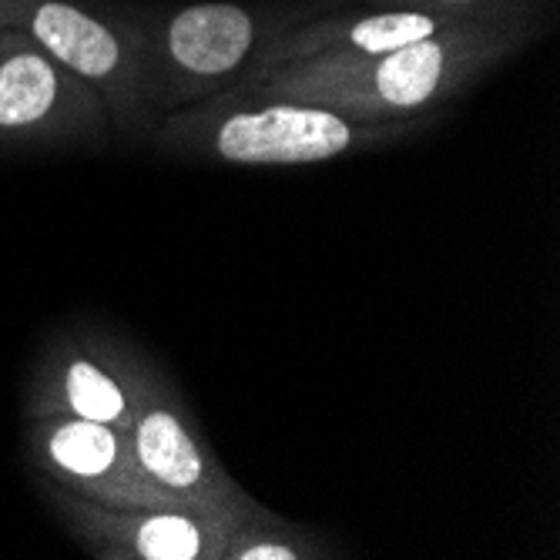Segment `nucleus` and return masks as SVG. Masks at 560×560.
I'll return each instance as SVG.
<instances>
[{"instance_id": "obj_1", "label": "nucleus", "mask_w": 560, "mask_h": 560, "mask_svg": "<svg viewBox=\"0 0 560 560\" xmlns=\"http://www.w3.org/2000/svg\"><path fill=\"white\" fill-rule=\"evenodd\" d=\"M517 4L490 8L370 58H305L252 74L248 94L292 97L329 108L342 118L383 125L417 121L460 97L527 37Z\"/></svg>"}, {"instance_id": "obj_2", "label": "nucleus", "mask_w": 560, "mask_h": 560, "mask_svg": "<svg viewBox=\"0 0 560 560\" xmlns=\"http://www.w3.org/2000/svg\"><path fill=\"white\" fill-rule=\"evenodd\" d=\"M413 121L366 125L329 108L266 94H209L198 108H182L159 128V144L182 155L225 165H319L349 151L376 148L410 131Z\"/></svg>"}, {"instance_id": "obj_3", "label": "nucleus", "mask_w": 560, "mask_h": 560, "mask_svg": "<svg viewBox=\"0 0 560 560\" xmlns=\"http://www.w3.org/2000/svg\"><path fill=\"white\" fill-rule=\"evenodd\" d=\"M0 31H24L58 65L88 81L121 128L138 125L155 105L138 18L97 14L81 0H0Z\"/></svg>"}, {"instance_id": "obj_4", "label": "nucleus", "mask_w": 560, "mask_h": 560, "mask_svg": "<svg viewBox=\"0 0 560 560\" xmlns=\"http://www.w3.org/2000/svg\"><path fill=\"white\" fill-rule=\"evenodd\" d=\"M165 386L155 363L108 336H61L37 360L27 386V420H91L131 433Z\"/></svg>"}, {"instance_id": "obj_5", "label": "nucleus", "mask_w": 560, "mask_h": 560, "mask_svg": "<svg viewBox=\"0 0 560 560\" xmlns=\"http://www.w3.org/2000/svg\"><path fill=\"white\" fill-rule=\"evenodd\" d=\"M151 61V91L159 101L188 105L209 97L238 74L262 47V21L242 4H191L159 18H138Z\"/></svg>"}, {"instance_id": "obj_6", "label": "nucleus", "mask_w": 560, "mask_h": 560, "mask_svg": "<svg viewBox=\"0 0 560 560\" xmlns=\"http://www.w3.org/2000/svg\"><path fill=\"white\" fill-rule=\"evenodd\" d=\"M108 125L101 94L24 31H0V148L71 141Z\"/></svg>"}, {"instance_id": "obj_7", "label": "nucleus", "mask_w": 560, "mask_h": 560, "mask_svg": "<svg viewBox=\"0 0 560 560\" xmlns=\"http://www.w3.org/2000/svg\"><path fill=\"white\" fill-rule=\"evenodd\" d=\"M131 446L148 480L159 483L185 511L235 527L256 506V500L225 474L219 456L201 440L168 383L135 420Z\"/></svg>"}, {"instance_id": "obj_8", "label": "nucleus", "mask_w": 560, "mask_h": 560, "mask_svg": "<svg viewBox=\"0 0 560 560\" xmlns=\"http://www.w3.org/2000/svg\"><path fill=\"white\" fill-rule=\"evenodd\" d=\"M31 460L61 490L105 506L185 511L141 470L131 433L91 420H31ZM195 514V511H191Z\"/></svg>"}, {"instance_id": "obj_9", "label": "nucleus", "mask_w": 560, "mask_h": 560, "mask_svg": "<svg viewBox=\"0 0 560 560\" xmlns=\"http://www.w3.org/2000/svg\"><path fill=\"white\" fill-rule=\"evenodd\" d=\"M71 534L108 560H219L229 524L165 506H105L61 490L55 497Z\"/></svg>"}, {"instance_id": "obj_10", "label": "nucleus", "mask_w": 560, "mask_h": 560, "mask_svg": "<svg viewBox=\"0 0 560 560\" xmlns=\"http://www.w3.org/2000/svg\"><path fill=\"white\" fill-rule=\"evenodd\" d=\"M470 14H443V11H420V8H370V11L316 18L310 24L272 37L256 65V74L272 71L289 61H305V58L383 55V50L440 34Z\"/></svg>"}, {"instance_id": "obj_11", "label": "nucleus", "mask_w": 560, "mask_h": 560, "mask_svg": "<svg viewBox=\"0 0 560 560\" xmlns=\"http://www.w3.org/2000/svg\"><path fill=\"white\" fill-rule=\"evenodd\" d=\"M326 547L299 524L272 517L266 506L252 511L229 530L219 560H319Z\"/></svg>"}, {"instance_id": "obj_12", "label": "nucleus", "mask_w": 560, "mask_h": 560, "mask_svg": "<svg viewBox=\"0 0 560 560\" xmlns=\"http://www.w3.org/2000/svg\"><path fill=\"white\" fill-rule=\"evenodd\" d=\"M370 8H420V11H443V14H480L490 8L514 4V0H366Z\"/></svg>"}]
</instances>
